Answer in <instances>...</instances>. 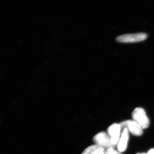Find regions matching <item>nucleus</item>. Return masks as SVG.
<instances>
[{
  "label": "nucleus",
  "instance_id": "7",
  "mask_svg": "<svg viewBox=\"0 0 154 154\" xmlns=\"http://www.w3.org/2000/svg\"><path fill=\"white\" fill-rule=\"evenodd\" d=\"M105 152V149L97 145H94L86 149L82 154H104Z\"/></svg>",
  "mask_w": 154,
  "mask_h": 154
},
{
  "label": "nucleus",
  "instance_id": "5",
  "mask_svg": "<svg viewBox=\"0 0 154 154\" xmlns=\"http://www.w3.org/2000/svg\"><path fill=\"white\" fill-rule=\"evenodd\" d=\"M121 129L120 125L117 123L112 124L107 129L108 134L111 138V142L114 145H116L119 140Z\"/></svg>",
  "mask_w": 154,
  "mask_h": 154
},
{
  "label": "nucleus",
  "instance_id": "10",
  "mask_svg": "<svg viewBox=\"0 0 154 154\" xmlns=\"http://www.w3.org/2000/svg\"><path fill=\"white\" fill-rule=\"evenodd\" d=\"M136 154H147L145 153H137Z\"/></svg>",
  "mask_w": 154,
  "mask_h": 154
},
{
  "label": "nucleus",
  "instance_id": "4",
  "mask_svg": "<svg viewBox=\"0 0 154 154\" xmlns=\"http://www.w3.org/2000/svg\"><path fill=\"white\" fill-rule=\"evenodd\" d=\"M121 129L126 128L132 134L136 136H140L143 134V128L139 125L134 120H126L122 122L119 124Z\"/></svg>",
  "mask_w": 154,
  "mask_h": 154
},
{
  "label": "nucleus",
  "instance_id": "3",
  "mask_svg": "<svg viewBox=\"0 0 154 154\" xmlns=\"http://www.w3.org/2000/svg\"><path fill=\"white\" fill-rule=\"evenodd\" d=\"M93 140L96 145L105 149L114 148L116 146L111 142L110 135L106 132L99 133L94 137Z\"/></svg>",
  "mask_w": 154,
  "mask_h": 154
},
{
  "label": "nucleus",
  "instance_id": "9",
  "mask_svg": "<svg viewBox=\"0 0 154 154\" xmlns=\"http://www.w3.org/2000/svg\"><path fill=\"white\" fill-rule=\"evenodd\" d=\"M147 154H154V149H152L149 151Z\"/></svg>",
  "mask_w": 154,
  "mask_h": 154
},
{
  "label": "nucleus",
  "instance_id": "1",
  "mask_svg": "<svg viewBox=\"0 0 154 154\" xmlns=\"http://www.w3.org/2000/svg\"><path fill=\"white\" fill-rule=\"evenodd\" d=\"M132 116L134 121L139 125L143 129L148 128L150 124L149 120L143 108H136L133 111Z\"/></svg>",
  "mask_w": 154,
  "mask_h": 154
},
{
  "label": "nucleus",
  "instance_id": "2",
  "mask_svg": "<svg viewBox=\"0 0 154 154\" xmlns=\"http://www.w3.org/2000/svg\"><path fill=\"white\" fill-rule=\"evenodd\" d=\"M147 37L148 35L144 33H129L117 36L116 40L120 43H134L144 41Z\"/></svg>",
  "mask_w": 154,
  "mask_h": 154
},
{
  "label": "nucleus",
  "instance_id": "6",
  "mask_svg": "<svg viewBox=\"0 0 154 154\" xmlns=\"http://www.w3.org/2000/svg\"><path fill=\"white\" fill-rule=\"evenodd\" d=\"M129 140V132L126 128H124L122 130L121 137L119 139L117 147L119 151L123 152L126 150L127 148L128 143Z\"/></svg>",
  "mask_w": 154,
  "mask_h": 154
},
{
  "label": "nucleus",
  "instance_id": "8",
  "mask_svg": "<svg viewBox=\"0 0 154 154\" xmlns=\"http://www.w3.org/2000/svg\"><path fill=\"white\" fill-rule=\"evenodd\" d=\"M104 154H122L121 152L114 149V148H109L107 149Z\"/></svg>",
  "mask_w": 154,
  "mask_h": 154
}]
</instances>
